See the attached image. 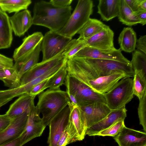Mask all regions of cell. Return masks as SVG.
Here are the masks:
<instances>
[{
	"instance_id": "1",
	"label": "cell",
	"mask_w": 146,
	"mask_h": 146,
	"mask_svg": "<svg viewBox=\"0 0 146 146\" xmlns=\"http://www.w3.org/2000/svg\"><path fill=\"white\" fill-rule=\"evenodd\" d=\"M71 6L58 7L50 2L35 3L33 9V25L42 26L58 32L65 25L71 14Z\"/></svg>"
},
{
	"instance_id": "2",
	"label": "cell",
	"mask_w": 146,
	"mask_h": 146,
	"mask_svg": "<svg viewBox=\"0 0 146 146\" xmlns=\"http://www.w3.org/2000/svg\"><path fill=\"white\" fill-rule=\"evenodd\" d=\"M70 102L66 91L60 88L48 89L38 95V101L36 106L42 119L46 126L51 120Z\"/></svg>"
},
{
	"instance_id": "3",
	"label": "cell",
	"mask_w": 146,
	"mask_h": 146,
	"mask_svg": "<svg viewBox=\"0 0 146 146\" xmlns=\"http://www.w3.org/2000/svg\"><path fill=\"white\" fill-rule=\"evenodd\" d=\"M93 7L92 0H79L65 25L57 32L64 36L72 38L90 19L93 13Z\"/></svg>"
},
{
	"instance_id": "4",
	"label": "cell",
	"mask_w": 146,
	"mask_h": 146,
	"mask_svg": "<svg viewBox=\"0 0 146 146\" xmlns=\"http://www.w3.org/2000/svg\"><path fill=\"white\" fill-rule=\"evenodd\" d=\"M64 84L67 92L75 97L79 106H87L96 102L106 104L104 94L95 92L75 78L67 75Z\"/></svg>"
},
{
	"instance_id": "5",
	"label": "cell",
	"mask_w": 146,
	"mask_h": 146,
	"mask_svg": "<svg viewBox=\"0 0 146 146\" xmlns=\"http://www.w3.org/2000/svg\"><path fill=\"white\" fill-rule=\"evenodd\" d=\"M104 95L106 105L111 110L125 107L134 95L133 79L130 77L122 78L110 91Z\"/></svg>"
},
{
	"instance_id": "6",
	"label": "cell",
	"mask_w": 146,
	"mask_h": 146,
	"mask_svg": "<svg viewBox=\"0 0 146 146\" xmlns=\"http://www.w3.org/2000/svg\"><path fill=\"white\" fill-rule=\"evenodd\" d=\"M78 41L77 39H72L65 48L53 58L38 63L27 71L20 80V85L26 84L40 76L55 66L61 60L65 58V54Z\"/></svg>"
},
{
	"instance_id": "7",
	"label": "cell",
	"mask_w": 146,
	"mask_h": 146,
	"mask_svg": "<svg viewBox=\"0 0 146 146\" xmlns=\"http://www.w3.org/2000/svg\"><path fill=\"white\" fill-rule=\"evenodd\" d=\"M69 38L50 31L43 36L41 44L42 52V61L49 60L61 52L72 40Z\"/></svg>"
},
{
	"instance_id": "8",
	"label": "cell",
	"mask_w": 146,
	"mask_h": 146,
	"mask_svg": "<svg viewBox=\"0 0 146 146\" xmlns=\"http://www.w3.org/2000/svg\"><path fill=\"white\" fill-rule=\"evenodd\" d=\"M36 106L33 103L30 108L25 127L19 137L22 146L32 139L42 135L46 126Z\"/></svg>"
},
{
	"instance_id": "9",
	"label": "cell",
	"mask_w": 146,
	"mask_h": 146,
	"mask_svg": "<svg viewBox=\"0 0 146 146\" xmlns=\"http://www.w3.org/2000/svg\"><path fill=\"white\" fill-rule=\"evenodd\" d=\"M43 37L41 32H36L25 37L22 44L14 52L13 57L15 62L13 66L18 70L42 41Z\"/></svg>"
},
{
	"instance_id": "10",
	"label": "cell",
	"mask_w": 146,
	"mask_h": 146,
	"mask_svg": "<svg viewBox=\"0 0 146 146\" xmlns=\"http://www.w3.org/2000/svg\"><path fill=\"white\" fill-rule=\"evenodd\" d=\"M78 108L86 129L102 120L111 111L106 104L98 102Z\"/></svg>"
},
{
	"instance_id": "11",
	"label": "cell",
	"mask_w": 146,
	"mask_h": 146,
	"mask_svg": "<svg viewBox=\"0 0 146 146\" xmlns=\"http://www.w3.org/2000/svg\"><path fill=\"white\" fill-rule=\"evenodd\" d=\"M119 48L109 49H98L85 47L78 51L74 56L90 59L110 60L129 63L131 62L122 54Z\"/></svg>"
},
{
	"instance_id": "12",
	"label": "cell",
	"mask_w": 146,
	"mask_h": 146,
	"mask_svg": "<svg viewBox=\"0 0 146 146\" xmlns=\"http://www.w3.org/2000/svg\"><path fill=\"white\" fill-rule=\"evenodd\" d=\"M70 110L68 106L50 121L48 139V146H57L61 136L69 121Z\"/></svg>"
},
{
	"instance_id": "13",
	"label": "cell",
	"mask_w": 146,
	"mask_h": 146,
	"mask_svg": "<svg viewBox=\"0 0 146 146\" xmlns=\"http://www.w3.org/2000/svg\"><path fill=\"white\" fill-rule=\"evenodd\" d=\"M29 110L13 119L9 126L0 133V146L20 136L25 127Z\"/></svg>"
},
{
	"instance_id": "14",
	"label": "cell",
	"mask_w": 146,
	"mask_h": 146,
	"mask_svg": "<svg viewBox=\"0 0 146 146\" xmlns=\"http://www.w3.org/2000/svg\"><path fill=\"white\" fill-rule=\"evenodd\" d=\"M113 139L119 146H146V133L125 126Z\"/></svg>"
},
{
	"instance_id": "15",
	"label": "cell",
	"mask_w": 146,
	"mask_h": 146,
	"mask_svg": "<svg viewBox=\"0 0 146 146\" xmlns=\"http://www.w3.org/2000/svg\"><path fill=\"white\" fill-rule=\"evenodd\" d=\"M125 107L112 110L104 118L94 124L86 130V135H96L100 132L109 127L115 122L123 120L127 116Z\"/></svg>"
},
{
	"instance_id": "16",
	"label": "cell",
	"mask_w": 146,
	"mask_h": 146,
	"mask_svg": "<svg viewBox=\"0 0 146 146\" xmlns=\"http://www.w3.org/2000/svg\"><path fill=\"white\" fill-rule=\"evenodd\" d=\"M114 33L107 25L101 31L84 41L86 46L93 48L109 49L115 48L113 43Z\"/></svg>"
},
{
	"instance_id": "17",
	"label": "cell",
	"mask_w": 146,
	"mask_h": 146,
	"mask_svg": "<svg viewBox=\"0 0 146 146\" xmlns=\"http://www.w3.org/2000/svg\"><path fill=\"white\" fill-rule=\"evenodd\" d=\"M125 77H127L124 74H113L90 80L84 84L95 92L104 94L110 91L121 79Z\"/></svg>"
},
{
	"instance_id": "18",
	"label": "cell",
	"mask_w": 146,
	"mask_h": 146,
	"mask_svg": "<svg viewBox=\"0 0 146 146\" xmlns=\"http://www.w3.org/2000/svg\"><path fill=\"white\" fill-rule=\"evenodd\" d=\"M9 19L13 31L19 37L24 35L33 25L32 17L28 9L15 13Z\"/></svg>"
},
{
	"instance_id": "19",
	"label": "cell",
	"mask_w": 146,
	"mask_h": 146,
	"mask_svg": "<svg viewBox=\"0 0 146 146\" xmlns=\"http://www.w3.org/2000/svg\"><path fill=\"white\" fill-rule=\"evenodd\" d=\"M36 96L29 93L22 95L10 106L6 113L13 119L30 109Z\"/></svg>"
},
{
	"instance_id": "20",
	"label": "cell",
	"mask_w": 146,
	"mask_h": 146,
	"mask_svg": "<svg viewBox=\"0 0 146 146\" xmlns=\"http://www.w3.org/2000/svg\"><path fill=\"white\" fill-rule=\"evenodd\" d=\"M12 32L9 17L0 9V49L10 47L13 39Z\"/></svg>"
},
{
	"instance_id": "21",
	"label": "cell",
	"mask_w": 146,
	"mask_h": 146,
	"mask_svg": "<svg viewBox=\"0 0 146 146\" xmlns=\"http://www.w3.org/2000/svg\"><path fill=\"white\" fill-rule=\"evenodd\" d=\"M120 0H99L97 13L104 21H108L117 17Z\"/></svg>"
},
{
	"instance_id": "22",
	"label": "cell",
	"mask_w": 146,
	"mask_h": 146,
	"mask_svg": "<svg viewBox=\"0 0 146 146\" xmlns=\"http://www.w3.org/2000/svg\"><path fill=\"white\" fill-rule=\"evenodd\" d=\"M137 40L136 33L132 28H124L118 38L120 49L127 52H133L135 50Z\"/></svg>"
},
{
	"instance_id": "23",
	"label": "cell",
	"mask_w": 146,
	"mask_h": 146,
	"mask_svg": "<svg viewBox=\"0 0 146 146\" xmlns=\"http://www.w3.org/2000/svg\"><path fill=\"white\" fill-rule=\"evenodd\" d=\"M106 25L98 19L90 18L77 33V34H79L78 39L86 40L99 33Z\"/></svg>"
},
{
	"instance_id": "24",
	"label": "cell",
	"mask_w": 146,
	"mask_h": 146,
	"mask_svg": "<svg viewBox=\"0 0 146 146\" xmlns=\"http://www.w3.org/2000/svg\"><path fill=\"white\" fill-rule=\"evenodd\" d=\"M117 17L120 22L126 25L131 26L140 22L134 12L129 8L124 0H120Z\"/></svg>"
},
{
	"instance_id": "25",
	"label": "cell",
	"mask_w": 146,
	"mask_h": 146,
	"mask_svg": "<svg viewBox=\"0 0 146 146\" xmlns=\"http://www.w3.org/2000/svg\"><path fill=\"white\" fill-rule=\"evenodd\" d=\"M68 106L70 110L69 121L73 124L81 141L82 140L86 135V129L81 117L78 106L73 105L70 102L68 104Z\"/></svg>"
},
{
	"instance_id": "26",
	"label": "cell",
	"mask_w": 146,
	"mask_h": 146,
	"mask_svg": "<svg viewBox=\"0 0 146 146\" xmlns=\"http://www.w3.org/2000/svg\"><path fill=\"white\" fill-rule=\"evenodd\" d=\"M31 3V0H0V9L5 12L15 13L27 9Z\"/></svg>"
},
{
	"instance_id": "27",
	"label": "cell",
	"mask_w": 146,
	"mask_h": 146,
	"mask_svg": "<svg viewBox=\"0 0 146 146\" xmlns=\"http://www.w3.org/2000/svg\"><path fill=\"white\" fill-rule=\"evenodd\" d=\"M41 42L42 41L38 44L34 51L18 69V79L20 83L21 79L23 75L38 63L41 51Z\"/></svg>"
},
{
	"instance_id": "28",
	"label": "cell",
	"mask_w": 146,
	"mask_h": 146,
	"mask_svg": "<svg viewBox=\"0 0 146 146\" xmlns=\"http://www.w3.org/2000/svg\"><path fill=\"white\" fill-rule=\"evenodd\" d=\"M80 141L75 127L72 123L69 121L61 136L57 146H66L69 144Z\"/></svg>"
},
{
	"instance_id": "29",
	"label": "cell",
	"mask_w": 146,
	"mask_h": 146,
	"mask_svg": "<svg viewBox=\"0 0 146 146\" xmlns=\"http://www.w3.org/2000/svg\"><path fill=\"white\" fill-rule=\"evenodd\" d=\"M133 79L134 95L141 99L146 92V75L141 71H135Z\"/></svg>"
},
{
	"instance_id": "30",
	"label": "cell",
	"mask_w": 146,
	"mask_h": 146,
	"mask_svg": "<svg viewBox=\"0 0 146 146\" xmlns=\"http://www.w3.org/2000/svg\"><path fill=\"white\" fill-rule=\"evenodd\" d=\"M131 64L134 71H141L146 75V54L137 50L133 52Z\"/></svg>"
},
{
	"instance_id": "31",
	"label": "cell",
	"mask_w": 146,
	"mask_h": 146,
	"mask_svg": "<svg viewBox=\"0 0 146 146\" xmlns=\"http://www.w3.org/2000/svg\"><path fill=\"white\" fill-rule=\"evenodd\" d=\"M67 60L59 70L50 78L49 89L51 90L58 89L60 88V86L64 84V81L67 75L66 69Z\"/></svg>"
},
{
	"instance_id": "32",
	"label": "cell",
	"mask_w": 146,
	"mask_h": 146,
	"mask_svg": "<svg viewBox=\"0 0 146 146\" xmlns=\"http://www.w3.org/2000/svg\"><path fill=\"white\" fill-rule=\"evenodd\" d=\"M6 78L3 82L5 86L13 88L20 86L18 79V69L13 66L12 67H5L4 68Z\"/></svg>"
},
{
	"instance_id": "33",
	"label": "cell",
	"mask_w": 146,
	"mask_h": 146,
	"mask_svg": "<svg viewBox=\"0 0 146 146\" xmlns=\"http://www.w3.org/2000/svg\"><path fill=\"white\" fill-rule=\"evenodd\" d=\"M124 121H118L106 129L100 132L96 135L114 137L117 135L125 126Z\"/></svg>"
},
{
	"instance_id": "34",
	"label": "cell",
	"mask_w": 146,
	"mask_h": 146,
	"mask_svg": "<svg viewBox=\"0 0 146 146\" xmlns=\"http://www.w3.org/2000/svg\"><path fill=\"white\" fill-rule=\"evenodd\" d=\"M138 113L139 123L143 127L144 132H146V92L143 97L139 100Z\"/></svg>"
},
{
	"instance_id": "35",
	"label": "cell",
	"mask_w": 146,
	"mask_h": 146,
	"mask_svg": "<svg viewBox=\"0 0 146 146\" xmlns=\"http://www.w3.org/2000/svg\"><path fill=\"white\" fill-rule=\"evenodd\" d=\"M50 78L42 81L34 86L31 89L29 94L36 96L43 92L46 88H49Z\"/></svg>"
},
{
	"instance_id": "36",
	"label": "cell",
	"mask_w": 146,
	"mask_h": 146,
	"mask_svg": "<svg viewBox=\"0 0 146 146\" xmlns=\"http://www.w3.org/2000/svg\"><path fill=\"white\" fill-rule=\"evenodd\" d=\"M79 40V41L65 54V57L67 59L74 56L80 50L86 46L84 40Z\"/></svg>"
},
{
	"instance_id": "37",
	"label": "cell",
	"mask_w": 146,
	"mask_h": 146,
	"mask_svg": "<svg viewBox=\"0 0 146 146\" xmlns=\"http://www.w3.org/2000/svg\"><path fill=\"white\" fill-rule=\"evenodd\" d=\"M12 119L6 114L0 115V133L9 126Z\"/></svg>"
},
{
	"instance_id": "38",
	"label": "cell",
	"mask_w": 146,
	"mask_h": 146,
	"mask_svg": "<svg viewBox=\"0 0 146 146\" xmlns=\"http://www.w3.org/2000/svg\"><path fill=\"white\" fill-rule=\"evenodd\" d=\"M137 50L146 54V35L141 36L137 39L136 45Z\"/></svg>"
},
{
	"instance_id": "39",
	"label": "cell",
	"mask_w": 146,
	"mask_h": 146,
	"mask_svg": "<svg viewBox=\"0 0 146 146\" xmlns=\"http://www.w3.org/2000/svg\"><path fill=\"white\" fill-rule=\"evenodd\" d=\"M73 0H51L50 1L53 5L58 7H64L70 6Z\"/></svg>"
},
{
	"instance_id": "40",
	"label": "cell",
	"mask_w": 146,
	"mask_h": 146,
	"mask_svg": "<svg viewBox=\"0 0 146 146\" xmlns=\"http://www.w3.org/2000/svg\"><path fill=\"white\" fill-rule=\"evenodd\" d=\"M0 64L5 67H11L14 65L13 60L0 54Z\"/></svg>"
},
{
	"instance_id": "41",
	"label": "cell",
	"mask_w": 146,
	"mask_h": 146,
	"mask_svg": "<svg viewBox=\"0 0 146 146\" xmlns=\"http://www.w3.org/2000/svg\"><path fill=\"white\" fill-rule=\"evenodd\" d=\"M139 20L140 24L142 25H145L146 24V11L139 10L134 12Z\"/></svg>"
},
{
	"instance_id": "42",
	"label": "cell",
	"mask_w": 146,
	"mask_h": 146,
	"mask_svg": "<svg viewBox=\"0 0 146 146\" xmlns=\"http://www.w3.org/2000/svg\"><path fill=\"white\" fill-rule=\"evenodd\" d=\"M139 0H124L126 3L134 12L139 10Z\"/></svg>"
},
{
	"instance_id": "43",
	"label": "cell",
	"mask_w": 146,
	"mask_h": 146,
	"mask_svg": "<svg viewBox=\"0 0 146 146\" xmlns=\"http://www.w3.org/2000/svg\"><path fill=\"white\" fill-rule=\"evenodd\" d=\"M1 146H22L20 137Z\"/></svg>"
},
{
	"instance_id": "44",
	"label": "cell",
	"mask_w": 146,
	"mask_h": 146,
	"mask_svg": "<svg viewBox=\"0 0 146 146\" xmlns=\"http://www.w3.org/2000/svg\"><path fill=\"white\" fill-rule=\"evenodd\" d=\"M139 10L146 11V0H139Z\"/></svg>"
},
{
	"instance_id": "45",
	"label": "cell",
	"mask_w": 146,
	"mask_h": 146,
	"mask_svg": "<svg viewBox=\"0 0 146 146\" xmlns=\"http://www.w3.org/2000/svg\"><path fill=\"white\" fill-rule=\"evenodd\" d=\"M6 78V75L5 72L4 68L0 70V80L3 82Z\"/></svg>"
},
{
	"instance_id": "46",
	"label": "cell",
	"mask_w": 146,
	"mask_h": 146,
	"mask_svg": "<svg viewBox=\"0 0 146 146\" xmlns=\"http://www.w3.org/2000/svg\"><path fill=\"white\" fill-rule=\"evenodd\" d=\"M5 67H4L2 65L0 64V70L3 69Z\"/></svg>"
}]
</instances>
